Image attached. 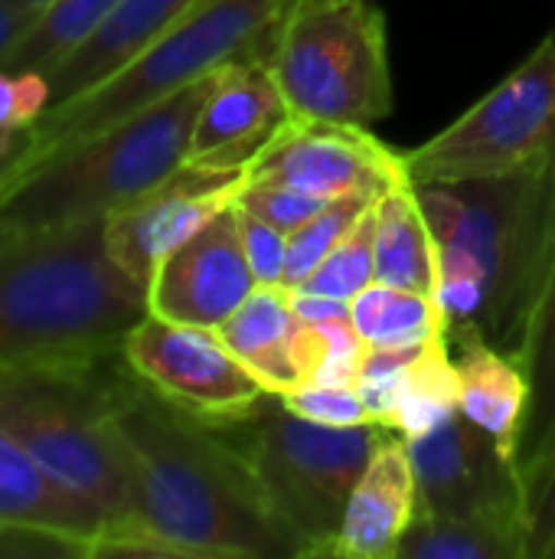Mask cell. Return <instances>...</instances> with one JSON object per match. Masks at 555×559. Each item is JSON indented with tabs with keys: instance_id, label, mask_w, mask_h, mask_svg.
I'll return each mask as SVG.
<instances>
[{
	"instance_id": "6da1fadb",
	"label": "cell",
	"mask_w": 555,
	"mask_h": 559,
	"mask_svg": "<svg viewBox=\"0 0 555 559\" xmlns=\"http://www.w3.org/2000/svg\"><path fill=\"white\" fill-rule=\"evenodd\" d=\"M108 396L134 481L128 531L147 534L170 559H304L219 426L164 403L124 364L108 370Z\"/></svg>"
},
{
	"instance_id": "7a4b0ae2",
	"label": "cell",
	"mask_w": 555,
	"mask_h": 559,
	"mask_svg": "<svg viewBox=\"0 0 555 559\" xmlns=\"http://www.w3.org/2000/svg\"><path fill=\"white\" fill-rule=\"evenodd\" d=\"M435 236L448 341L520 350L555 242V167L415 183Z\"/></svg>"
},
{
	"instance_id": "3957f363",
	"label": "cell",
	"mask_w": 555,
	"mask_h": 559,
	"mask_svg": "<svg viewBox=\"0 0 555 559\" xmlns=\"http://www.w3.org/2000/svg\"><path fill=\"white\" fill-rule=\"evenodd\" d=\"M147 318V288L108 252L105 219L0 233V367L98 360Z\"/></svg>"
},
{
	"instance_id": "277c9868",
	"label": "cell",
	"mask_w": 555,
	"mask_h": 559,
	"mask_svg": "<svg viewBox=\"0 0 555 559\" xmlns=\"http://www.w3.org/2000/svg\"><path fill=\"white\" fill-rule=\"evenodd\" d=\"M111 360L114 354L0 367V426L79 511L92 557L134 524L131 465L108 396Z\"/></svg>"
},
{
	"instance_id": "5b68a950",
	"label": "cell",
	"mask_w": 555,
	"mask_h": 559,
	"mask_svg": "<svg viewBox=\"0 0 555 559\" xmlns=\"http://www.w3.org/2000/svg\"><path fill=\"white\" fill-rule=\"evenodd\" d=\"M209 79H196L20 174L0 193V233L105 219L111 210L157 187L186 164Z\"/></svg>"
},
{
	"instance_id": "8992f818",
	"label": "cell",
	"mask_w": 555,
	"mask_h": 559,
	"mask_svg": "<svg viewBox=\"0 0 555 559\" xmlns=\"http://www.w3.org/2000/svg\"><path fill=\"white\" fill-rule=\"evenodd\" d=\"M294 0H196L134 62L92 92L52 105L23 138L26 170L245 56H265ZM23 170V174H26Z\"/></svg>"
},
{
	"instance_id": "52a82bcc",
	"label": "cell",
	"mask_w": 555,
	"mask_h": 559,
	"mask_svg": "<svg viewBox=\"0 0 555 559\" xmlns=\"http://www.w3.org/2000/svg\"><path fill=\"white\" fill-rule=\"evenodd\" d=\"M219 429L249 462L268 511L298 540L304 559L337 557L350 495L393 429L379 423L321 426L291 413L278 393L252 416Z\"/></svg>"
},
{
	"instance_id": "ba28073f",
	"label": "cell",
	"mask_w": 555,
	"mask_h": 559,
	"mask_svg": "<svg viewBox=\"0 0 555 559\" xmlns=\"http://www.w3.org/2000/svg\"><path fill=\"white\" fill-rule=\"evenodd\" d=\"M265 62L291 118L373 128L393 111L386 13L370 0H294Z\"/></svg>"
},
{
	"instance_id": "9c48e42d",
	"label": "cell",
	"mask_w": 555,
	"mask_h": 559,
	"mask_svg": "<svg viewBox=\"0 0 555 559\" xmlns=\"http://www.w3.org/2000/svg\"><path fill=\"white\" fill-rule=\"evenodd\" d=\"M402 154L415 183L555 167V33L448 128Z\"/></svg>"
},
{
	"instance_id": "30bf717a",
	"label": "cell",
	"mask_w": 555,
	"mask_h": 559,
	"mask_svg": "<svg viewBox=\"0 0 555 559\" xmlns=\"http://www.w3.org/2000/svg\"><path fill=\"white\" fill-rule=\"evenodd\" d=\"M118 357L164 403L209 426L239 423L272 396L213 328L147 314L124 334Z\"/></svg>"
},
{
	"instance_id": "8fae6325",
	"label": "cell",
	"mask_w": 555,
	"mask_h": 559,
	"mask_svg": "<svg viewBox=\"0 0 555 559\" xmlns=\"http://www.w3.org/2000/svg\"><path fill=\"white\" fill-rule=\"evenodd\" d=\"M406 445L422 511L523 527L527 534V498L514 459L461 409L429 436L406 439Z\"/></svg>"
},
{
	"instance_id": "7c38bea8",
	"label": "cell",
	"mask_w": 555,
	"mask_h": 559,
	"mask_svg": "<svg viewBox=\"0 0 555 559\" xmlns=\"http://www.w3.org/2000/svg\"><path fill=\"white\" fill-rule=\"evenodd\" d=\"M249 183H281L324 200L379 197L409 183L406 154L383 144L370 128L291 118L281 134L245 167Z\"/></svg>"
},
{
	"instance_id": "4fadbf2b",
	"label": "cell",
	"mask_w": 555,
	"mask_h": 559,
	"mask_svg": "<svg viewBox=\"0 0 555 559\" xmlns=\"http://www.w3.org/2000/svg\"><path fill=\"white\" fill-rule=\"evenodd\" d=\"M245 170H216L183 164L147 193L105 216L111 259L147 288L157 265L196 236L213 216L236 203Z\"/></svg>"
},
{
	"instance_id": "5bb4252c",
	"label": "cell",
	"mask_w": 555,
	"mask_h": 559,
	"mask_svg": "<svg viewBox=\"0 0 555 559\" xmlns=\"http://www.w3.org/2000/svg\"><path fill=\"white\" fill-rule=\"evenodd\" d=\"M255 288L232 203L157 265L147 282V314L219 331Z\"/></svg>"
},
{
	"instance_id": "9a60e30c",
	"label": "cell",
	"mask_w": 555,
	"mask_h": 559,
	"mask_svg": "<svg viewBox=\"0 0 555 559\" xmlns=\"http://www.w3.org/2000/svg\"><path fill=\"white\" fill-rule=\"evenodd\" d=\"M291 121V108L265 62L245 56L219 66L200 105L186 164L245 170Z\"/></svg>"
},
{
	"instance_id": "2e32d148",
	"label": "cell",
	"mask_w": 555,
	"mask_h": 559,
	"mask_svg": "<svg viewBox=\"0 0 555 559\" xmlns=\"http://www.w3.org/2000/svg\"><path fill=\"white\" fill-rule=\"evenodd\" d=\"M419 514V478L409 445L393 432L360 475L340 540L337 557L347 559H396V547Z\"/></svg>"
},
{
	"instance_id": "e0dca14e",
	"label": "cell",
	"mask_w": 555,
	"mask_h": 559,
	"mask_svg": "<svg viewBox=\"0 0 555 559\" xmlns=\"http://www.w3.org/2000/svg\"><path fill=\"white\" fill-rule=\"evenodd\" d=\"M196 0H118L105 23L52 72V105L72 102L128 62H134L154 39H160Z\"/></svg>"
},
{
	"instance_id": "ac0fdd59",
	"label": "cell",
	"mask_w": 555,
	"mask_h": 559,
	"mask_svg": "<svg viewBox=\"0 0 555 559\" xmlns=\"http://www.w3.org/2000/svg\"><path fill=\"white\" fill-rule=\"evenodd\" d=\"M517 360L527 373L530 396L517 436L514 465L527 488L555 455V242Z\"/></svg>"
},
{
	"instance_id": "d6986e66",
	"label": "cell",
	"mask_w": 555,
	"mask_h": 559,
	"mask_svg": "<svg viewBox=\"0 0 555 559\" xmlns=\"http://www.w3.org/2000/svg\"><path fill=\"white\" fill-rule=\"evenodd\" d=\"M451 354H455V370H458V386H461L458 409L474 426L491 432L504 445V452L514 459L527 396H530L520 360L514 354L497 350L484 337L451 341Z\"/></svg>"
},
{
	"instance_id": "ffe728a7",
	"label": "cell",
	"mask_w": 555,
	"mask_h": 559,
	"mask_svg": "<svg viewBox=\"0 0 555 559\" xmlns=\"http://www.w3.org/2000/svg\"><path fill=\"white\" fill-rule=\"evenodd\" d=\"M298 314L291 308V292L281 285H258L222 324L219 337L226 347L278 396L301 386L294 367L291 337Z\"/></svg>"
},
{
	"instance_id": "44dd1931",
	"label": "cell",
	"mask_w": 555,
	"mask_h": 559,
	"mask_svg": "<svg viewBox=\"0 0 555 559\" xmlns=\"http://www.w3.org/2000/svg\"><path fill=\"white\" fill-rule=\"evenodd\" d=\"M376 282L435 295L438 252L415 180L376 197Z\"/></svg>"
},
{
	"instance_id": "7402d4cb",
	"label": "cell",
	"mask_w": 555,
	"mask_h": 559,
	"mask_svg": "<svg viewBox=\"0 0 555 559\" xmlns=\"http://www.w3.org/2000/svg\"><path fill=\"white\" fill-rule=\"evenodd\" d=\"M0 527H36L75 540L92 557V534L52 478L0 426Z\"/></svg>"
},
{
	"instance_id": "603a6c76",
	"label": "cell",
	"mask_w": 555,
	"mask_h": 559,
	"mask_svg": "<svg viewBox=\"0 0 555 559\" xmlns=\"http://www.w3.org/2000/svg\"><path fill=\"white\" fill-rule=\"evenodd\" d=\"M350 314L370 347H422L448 334V318L435 295L386 282H370L350 301Z\"/></svg>"
},
{
	"instance_id": "cb8c5ba5",
	"label": "cell",
	"mask_w": 555,
	"mask_h": 559,
	"mask_svg": "<svg viewBox=\"0 0 555 559\" xmlns=\"http://www.w3.org/2000/svg\"><path fill=\"white\" fill-rule=\"evenodd\" d=\"M396 559H527V534L523 527L445 518L419 508L396 547Z\"/></svg>"
},
{
	"instance_id": "d4e9b609",
	"label": "cell",
	"mask_w": 555,
	"mask_h": 559,
	"mask_svg": "<svg viewBox=\"0 0 555 559\" xmlns=\"http://www.w3.org/2000/svg\"><path fill=\"white\" fill-rule=\"evenodd\" d=\"M118 0H52L29 29L7 49L0 59V69L7 72H52L62 59H69L114 10Z\"/></svg>"
},
{
	"instance_id": "484cf974",
	"label": "cell",
	"mask_w": 555,
	"mask_h": 559,
	"mask_svg": "<svg viewBox=\"0 0 555 559\" xmlns=\"http://www.w3.org/2000/svg\"><path fill=\"white\" fill-rule=\"evenodd\" d=\"M458 400H461V386H458L451 341L445 334L429 341L409 364L393 429L402 439H422L458 413Z\"/></svg>"
},
{
	"instance_id": "4316f807",
	"label": "cell",
	"mask_w": 555,
	"mask_h": 559,
	"mask_svg": "<svg viewBox=\"0 0 555 559\" xmlns=\"http://www.w3.org/2000/svg\"><path fill=\"white\" fill-rule=\"evenodd\" d=\"M370 282H376V203L353 223V229L294 292L353 301Z\"/></svg>"
},
{
	"instance_id": "83f0119b",
	"label": "cell",
	"mask_w": 555,
	"mask_h": 559,
	"mask_svg": "<svg viewBox=\"0 0 555 559\" xmlns=\"http://www.w3.org/2000/svg\"><path fill=\"white\" fill-rule=\"evenodd\" d=\"M376 203V197L353 193L330 200L321 213H314L304 226L288 233V262H285V288L294 292L307 282V275L327 259V252L353 229V223Z\"/></svg>"
},
{
	"instance_id": "f1b7e54d",
	"label": "cell",
	"mask_w": 555,
	"mask_h": 559,
	"mask_svg": "<svg viewBox=\"0 0 555 559\" xmlns=\"http://www.w3.org/2000/svg\"><path fill=\"white\" fill-rule=\"evenodd\" d=\"M422 347H370L366 350V360H363L360 377H357V393H360L366 413L373 416V423L393 429L406 370Z\"/></svg>"
},
{
	"instance_id": "f546056e",
	"label": "cell",
	"mask_w": 555,
	"mask_h": 559,
	"mask_svg": "<svg viewBox=\"0 0 555 559\" xmlns=\"http://www.w3.org/2000/svg\"><path fill=\"white\" fill-rule=\"evenodd\" d=\"M52 108V82L46 72L0 69V151L23 144L26 131Z\"/></svg>"
},
{
	"instance_id": "4dcf8cb0",
	"label": "cell",
	"mask_w": 555,
	"mask_h": 559,
	"mask_svg": "<svg viewBox=\"0 0 555 559\" xmlns=\"http://www.w3.org/2000/svg\"><path fill=\"white\" fill-rule=\"evenodd\" d=\"M330 200L294 190V187H281V183H249L242 180V190L236 197V206H242L245 213L294 233L298 226H304L314 213H321Z\"/></svg>"
},
{
	"instance_id": "1f68e13d",
	"label": "cell",
	"mask_w": 555,
	"mask_h": 559,
	"mask_svg": "<svg viewBox=\"0 0 555 559\" xmlns=\"http://www.w3.org/2000/svg\"><path fill=\"white\" fill-rule=\"evenodd\" d=\"M281 403L321 426L347 429V426H366L373 416L366 413L357 386H330V383H301L281 396Z\"/></svg>"
},
{
	"instance_id": "d6a6232c",
	"label": "cell",
	"mask_w": 555,
	"mask_h": 559,
	"mask_svg": "<svg viewBox=\"0 0 555 559\" xmlns=\"http://www.w3.org/2000/svg\"><path fill=\"white\" fill-rule=\"evenodd\" d=\"M239 210V233H242V246H245V259L249 269L255 275L258 285H281L285 288V262H288V233Z\"/></svg>"
},
{
	"instance_id": "836d02e7",
	"label": "cell",
	"mask_w": 555,
	"mask_h": 559,
	"mask_svg": "<svg viewBox=\"0 0 555 559\" xmlns=\"http://www.w3.org/2000/svg\"><path fill=\"white\" fill-rule=\"evenodd\" d=\"M527 498V559H555V455L523 488Z\"/></svg>"
},
{
	"instance_id": "e575fe53",
	"label": "cell",
	"mask_w": 555,
	"mask_h": 559,
	"mask_svg": "<svg viewBox=\"0 0 555 559\" xmlns=\"http://www.w3.org/2000/svg\"><path fill=\"white\" fill-rule=\"evenodd\" d=\"M0 557H85V550L59 534L36 527H0Z\"/></svg>"
},
{
	"instance_id": "d590c367",
	"label": "cell",
	"mask_w": 555,
	"mask_h": 559,
	"mask_svg": "<svg viewBox=\"0 0 555 559\" xmlns=\"http://www.w3.org/2000/svg\"><path fill=\"white\" fill-rule=\"evenodd\" d=\"M36 16L26 13L23 7H16L13 0H0V59L7 56V49L29 29Z\"/></svg>"
},
{
	"instance_id": "8d00e7d4",
	"label": "cell",
	"mask_w": 555,
	"mask_h": 559,
	"mask_svg": "<svg viewBox=\"0 0 555 559\" xmlns=\"http://www.w3.org/2000/svg\"><path fill=\"white\" fill-rule=\"evenodd\" d=\"M23 170H26V151H23V144L0 151V193H3Z\"/></svg>"
}]
</instances>
